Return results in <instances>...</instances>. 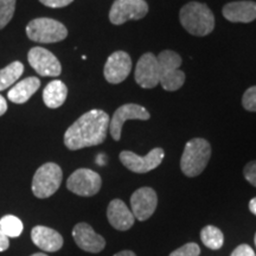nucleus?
<instances>
[{"mask_svg": "<svg viewBox=\"0 0 256 256\" xmlns=\"http://www.w3.org/2000/svg\"><path fill=\"white\" fill-rule=\"evenodd\" d=\"M110 115L101 110H92L66 130L64 134V145L72 151L98 146L106 140L110 130Z\"/></svg>", "mask_w": 256, "mask_h": 256, "instance_id": "obj_1", "label": "nucleus"}, {"mask_svg": "<svg viewBox=\"0 0 256 256\" xmlns=\"http://www.w3.org/2000/svg\"><path fill=\"white\" fill-rule=\"evenodd\" d=\"M179 20L192 36L204 37L215 28V17L206 4L197 2H188L180 8Z\"/></svg>", "mask_w": 256, "mask_h": 256, "instance_id": "obj_2", "label": "nucleus"}, {"mask_svg": "<svg viewBox=\"0 0 256 256\" xmlns=\"http://www.w3.org/2000/svg\"><path fill=\"white\" fill-rule=\"evenodd\" d=\"M211 158V146L209 142L202 138H194L185 145L180 158L182 172L186 177H197L206 168Z\"/></svg>", "mask_w": 256, "mask_h": 256, "instance_id": "obj_3", "label": "nucleus"}, {"mask_svg": "<svg viewBox=\"0 0 256 256\" xmlns=\"http://www.w3.org/2000/svg\"><path fill=\"white\" fill-rule=\"evenodd\" d=\"M159 63V84L168 92H176L183 87L185 74L182 72V57L172 50H164L156 56Z\"/></svg>", "mask_w": 256, "mask_h": 256, "instance_id": "obj_4", "label": "nucleus"}, {"mask_svg": "<svg viewBox=\"0 0 256 256\" xmlns=\"http://www.w3.org/2000/svg\"><path fill=\"white\" fill-rule=\"evenodd\" d=\"M62 168L55 162H46L37 170L32 179V192L37 198L44 200L52 196L62 183Z\"/></svg>", "mask_w": 256, "mask_h": 256, "instance_id": "obj_5", "label": "nucleus"}, {"mask_svg": "<svg viewBox=\"0 0 256 256\" xmlns=\"http://www.w3.org/2000/svg\"><path fill=\"white\" fill-rule=\"evenodd\" d=\"M26 34L31 40L49 44L66 40L68 30L55 19L36 18L28 24Z\"/></svg>", "mask_w": 256, "mask_h": 256, "instance_id": "obj_6", "label": "nucleus"}, {"mask_svg": "<svg viewBox=\"0 0 256 256\" xmlns=\"http://www.w3.org/2000/svg\"><path fill=\"white\" fill-rule=\"evenodd\" d=\"M102 179L98 172L89 168H78L66 180V188L82 197L95 196L100 191Z\"/></svg>", "mask_w": 256, "mask_h": 256, "instance_id": "obj_7", "label": "nucleus"}, {"mask_svg": "<svg viewBox=\"0 0 256 256\" xmlns=\"http://www.w3.org/2000/svg\"><path fill=\"white\" fill-rule=\"evenodd\" d=\"M148 14L145 0H115L110 11V20L114 25H122L128 20H139Z\"/></svg>", "mask_w": 256, "mask_h": 256, "instance_id": "obj_8", "label": "nucleus"}, {"mask_svg": "<svg viewBox=\"0 0 256 256\" xmlns=\"http://www.w3.org/2000/svg\"><path fill=\"white\" fill-rule=\"evenodd\" d=\"M165 156L164 150L156 147L145 156H140L130 151H122L120 153V162L124 168L134 174H147L158 168Z\"/></svg>", "mask_w": 256, "mask_h": 256, "instance_id": "obj_9", "label": "nucleus"}, {"mask_svg": "<svg viewBox=\"0 0 256 256\" xmlns=\"http://www.w3.org/2000/svg\"><path fill=\"white\" fill-rule=\"evenodd\" d=\"M28 60L38 75L57 78L62 72V66L57 57L49 50L34 46L28 51Z\"/></svg>", "mask_w": 256, "mask_h": 256, "instance_id": "obj_10", "label": "nucleus"}, {"mask_svg": "<svg viewBox=\"0 0 256 256\" xmlns=\"http://www.w3.org/2000/svg\"><path fill=\"white\" fill-rule=\"evenodd\" d=\"M151 118L148 112L145 107L136 104H127L121 106L115 110L110 121V133L115 142H119L121 139V132H122V126L127 120H148Z\"/></svg>", "mask_w": 256, "mask_h": 256, "instance_id": "obj_11", "label": "nucleus"}, {"mask_svg": "<svg viewBox=\"0 0 256 256\" xmlns=\"http://www.w3.org/2000/svg\"><path fill=\"white\" fill-rule=\"evenodd\" d=\"M132 70V58L124 51H115L104 64V75L107 82L119 84L128 78Z\"/></svg>", "mask_w": 256, "mask_h": 256, "instance_id": "obj_12", "label": "nucleus"}, {"mask_svg": "<svg viewBox=\"0 0 256 256\" xmlns=\"http://www.w3.org/2000/svg\"><path fill=\"white\" fill-rule=\"evenodd\" d=\"M158 206V196L152 188H140L130 197V211L138 220L151 217Z\"/></svg>", "mask_w": 256, "mask_h": 256, "instance_id": "obj_13", "label": "nucleus"}, {"mask_svg": "<svg viewBox=\"0 0 256 256\" xmlns=\"http://www.w3.org/2000/svg\"><path fill=\"white\" fill-rule=\"evenodd\" d=\"M136 82L142 88L151 89L159 84V63L156 56L146 52L140 57L136 66Z\"/></svg>", "mask_w": 256, "mask_h": 256, "instance_id": "obj_14", "label": "nucleus"}, {"mask_svg": "<svg viewBox=\"0 0 256 256\" xmlns=\"http://www.w3.org/2000/svg\"><path fill=\"white\" fill-rule=\"evenodd\" d=\"M72 238L82 250L98 254L106 247V241L101 235L94 232L88 223H78L74 226Z\"/></svg>", "mask_w": 256, "mask_h": 256, "instance_id": "obj_15", "label": "nucleus"}, {"mask_svg": "<svg viewBox=\"0 0 256 256\" xmlns=\"http://www.w3.org/2000/svg\"><path fill=\"white\" fill-rule=\"evenodd\" d=\"M107 218L110 226L120 232H126L132 228L136 220L132 211L121 200H113L110 202L107 209Z\"/></svg>", "mask_w": 256, "mask_h": 256, "instance_id": "obj_16", "label": "nucleus"}, {"mask_svg": "<svg viewBox=\"0 0 256 256\" xmlns=\"http://www.w3.org/2000/svg\"><path fill=\"white\" fill-rule=\"evenodd\" d=\"M31 238L38 248L46 252H58L64 242L60 232L44 226H34L31 232Z\"/></svg>", "mask_w": 256, "mask_h": 256, "instance_id": "obj_17", "label": "nucleus"}, {"mask_svg": "<svg viewBox=\"0 0 256 256\" xmlns=\"http://www.w3.org/2000/svg\"><path fill=\"white\" fill-rule=\"evenodd\" d=\"M223 16L232 23H250L256 19V2L250 0L232 2L224 5Z\"/></svg>", "mask_w": 256, "mask_h": 256, "instance_id": "obj_18", "label": "nucleus"}, {"mask_svg": "<svg viewBox=\"0 0 256 256\" xmlns=\"http://www.w3.org/2000/svg\"><path fill=\"white\" fill-rule=\"evenodd\" d=\"M40 87V78L31 76V78H24L19 81L17 84L14 86L8 92V100L14 104H25L28 98L36 92Z\"/></svg>", "mask_w": 256, "mask_h": 256, "instance_id": "obj_19", "label": "nucleus"}, {"mask_svg": "<svg viewBox=\"0 0 256 256\" xmlns=\"http://www.w3.org/2000/svg\"><path fill=\"white\" fill-rule=\"evenodd\" d=\"M68 88L60 80L51 81L43 92V101L48 108L56 110L60 108L66 100Z\"/></svg>", "mask_w": 256, "mask_h": 256, "instance_id": "obj_20", "label": "nucleus"}, {"mask_svg": "<svg viewBox=\"0 0 256 256\" xmlns=\"http://www.w3.org/2000/svg\"><path fill=\"white\" fill-rule=\"evenodd\" d=\"M23 72L24 66L19 60L10 63L8 66L0 70V92L5 90L12 84H14V82L18 81L19 78L23 75Z\"/></svg>", "mask_w": 256, "mask_h": 256, "instance_id": "obj_21", "label": "nucleus"}, {"mask_svg": "<svg viewBox=\"0 0 256 256\" xmlns=\"http://www.w3.org/2000/svg\"><path fill=\"white\" fill-rule=\"evenodd\" d=\"M200 240L206 247L212 249V250L222 248L224 243L223 232L214 226H206L202 229Z\"/></svg>", "mask_w": 256, "mask_h": 256, "instance_id": "obj_22", "label": "nucleus"}, {"mask_svg": "<svg viewBox=\"0 0 256 256\" xmlns=\"http://www.w3.org/2000/svg\"><path fill=\"white\" fill-rule=\"evenodd\" d=\"M0 229L8 238H18L23 232V222L14 215H6L0 218Z\"/></svg>", "mask_w": 256, "mask_h": 256, "instance_id": "obj_23", "label": "nucleus"}, {"mask_svg": "<svg viewBox=\"0 0 256 256\" xmlns=\"http://www.w3.org/2000/svg\"><path fill=\"white\" fill-rule=\"evenodd\" d=\"M16 0H0V30L8 25L14 18Z\"/></svg>", "mask_w": 256, "mask_h": 256, "instance_id": "obj_24", "label": "nucleus"}, {"mask_svg": "<svg viewBox=\"0 0 256 256\" xmlns=\"http://www.w3.org/2000/svg\"><path fill=\"white\" fill-rule=\"evenodd\" d=\"M200 248L197 243L190 242L172 252L170 256H200Z\"/></svg>", "mask_w": 256, "mask_h": 256, "instance_id": "obj_25", "label": "nucleus"}, {"mask_svg": "<svg viewBox=\"0 0 256 256\" xmlns=\"http://www.w3.org/2000/svg\"><path fill=\"white\" fill-rule=\"evenodd\" d=\"M242 106L246 110L256 112V86L248 88L242 98Z\"/></svg>", "mask_w": 256, "mask_h": 256, "instance_id": "obj_26", "label": "nucleus"}, {"mask_svg": "<svg viewBox=\"0 0 256 256\" xmlns=\"http://www.w3.org/2000/svg\"><path fill=\"white\" fill-rule=\"evenodd\" d=\"M243 174H244V178L247 179L249 183L256 188V160L246 165L244 170H243Z\"/></svg>", "mask_w": 256, "mask_h": 256, "instance_id": "obj_27", "label": "nucleus"}, {"mask_svg": "<svg viewBox=\"0 0 256 256\" xmlns=\"http://www.w3.org/2000/svg\"><path fill=\"white\" fill-rule=\"evenodd\" d=\"M43 5L48 6V8H66L72 4L74 0H40Z\"/></svg>", "mask_w": 256, "mask_h": 256, "instance_id": "obj_28", "label": "nucleus"}, {"mask_svg": "<svg viewBox=\"0 0 256 256\" xmlns=\"http://www.w3.org/2000/svg\"><path fill=\"white\" fill-rule=\"evenodd\" d=\"M230 256H256L254 250L248 244H241L238 248L234 249Z\"/></svg>", "mask_w": 256, "mask_h": 256, "instance_id": "obj_29", "label": "nucleus"}, {"mask_svg": "<svg viewBox=\"0 0 256 256\" xmlns=\"http://www.w3.org/2000/svg\"><path fill=\"white\" fill-rule=\"evenodd\" d=\"M8 247H10V240L8 236L2 232V229H0V252L8 250Z\"/></svg>", "mask_w": 256, "mask_h": 256, "instance_id": "obj_30", "label": "nucleus"}, {"mask_svg": "<svg viewBox=\"0 0 256 256\" xmlns=\"http://www.w3.org/2000/svg\"><path fill=\"white\" fill-rule=\"evenodd\" d=\"M6 110H8V102H6L5 98L0 95V116L4 115L6 113Z\"/></svg>", "mask_w": 256, "mask_h": 256, "instance_id": "obj_31", "label": "nucleus"}, {"mask_svg": "<svg viewBox=\"0 0 256 256\" xmlns=\"http://www.w3.org/2000/svg\"><path fill=\"white\" fill-rule=\"evenodd\" d=\"M249 210H250L252 214H254L256 216V197L252 198V200L249 202Z\"/></svg>", "mask_w": 256, "mask_h": 256, "instance_id": "obj_32", "label": "nucleus"}, {"mask_svg": "<svg viewBox=\"0 0 256 256\" xmlns=\"http://www.w3.org/2000/svg\"><path fill=\"white\" fill-rule=\"evenodd\" d=\"M114 256H136V255L130 250H122L120 252H116V254H115Z\"/></svg>", "mask_w": 256, "mask_h": 256, "instance_id": "obj_33", "label": "nucleus"}, {"mask_svg": "<svg viewBox=\"0 0 256 256\" xmlns=\"http://www.w3.org/2000/svg\"><path fill=\"white\" fill-rule=\"evenodd\" d=\"M31 256H49V255L44 254V252H36V254H34V255H31Z\"/></svg>", "mask_w": 256, "mask_h": 256, "instance_id": "obj_34", "label": "nucleus"}, {"mask_svg": "<svg viewBox=\"0 0 256 256\" xmlns=\"http://www.w3.org/2000/svg\"><path fill=\"white\" fill-rule=\"evenodd\" d=\"M254 242H255V246H256V234H255V238H254Z\"/></svg>", "mask_w": 256, "mask_h": 256, "instance_id": "obj_35", "label": "nucleus"}]
</instances>
